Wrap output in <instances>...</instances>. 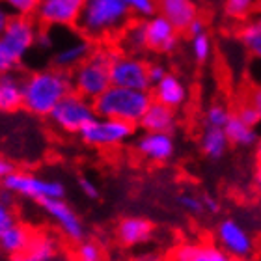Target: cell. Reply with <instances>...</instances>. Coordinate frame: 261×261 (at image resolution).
Segmentation results:
<instances>
[{
  "instance_id": "1",
  "label": "cell",
  "mask_w": 261,
  "mask_h": 261,
  "mask_svg": "<svg viewBox=\"0 0 261 261\" xmlns=\"http://www.w3.org/2000/svg\"><path fill=\"white\" fill-rule=\"evenodd\" d=\"M71 92V76L58 67H45L22 79V109L28 114L47 118L58 101Z\"/></svg>"
},
{
  "instance_id": "2",
  "label": "cell",
  "mask_w": 261,
  "mask_h": 261,
  "mask_svg": "<svg viewBox=\"0 0 261 261\" xmlns=\"http://www.w3.org/2000/svg\"><path fill=\"white\" fill-rule=\"evenodd\" d=\"M129 19L125 0H84L76 28L88 39L103 41L120 36Z\"/></svg>"
},
{
  "instance_id": "3",
  "label": "cell",
  "mask_w": 261,
  "mask_h": 261,
  "mask_svg": "<svg viewBox=\"0 0 261 261\" xmlns=\"http://www.w3.org/2000/svg\"><path fill=\"white\" fill-rule=\"evenodd\" d=\"M118 55V49L110 45H99L93 47L92 55L86 60L79 64L73 71H69L71 76V90L76 92L82 97L97 99L110 84V64Z\"/></svg>"
},
{
  "instance_id": "4",
  "label": "cell",
  "mask_w": 261,
  "mask_h": 261,
  "mask_svg": "<svg viewBox=\"0 0 261 261\" xmlns=\"http://www.w3.org/2000/svg\"><path fill=\"white\" fill-rule=\"evenodd\" d=\"M153 101L151 90L142 92V90H129L121 86H109L97 99H93V110L99 118H112L138 125L142 116Z\"/></svg>"
},
{
  "instance_id": "5",
  "label": "cell",
  "mask_w": 261,
  "mask_h": 261,
  "mask_svg": "<svg viewBox=\"0 0 261 261\" xmlns=\"http://www.w3.org/2000/svg\"><path fill=\"white\" fill-rule=\"evenodd\" d=\"M93 118H95L93 103L73 90L64 95L47 116L50 125L64 135H79L82 127L88 125Z\"/></svg>"
},
{
  "instance_id": "6",
  "label": "cell",
  "mask_w": 261,
  "mask_h": 261,
  "mask_svg": "<svg viewBox=\"0 0 261 261\" xmlns=\"http://www.w3.org/2000/svg\"><path fill=\"white\" fill-rule=\"evenodd\" d=\"M2 189H6L10 194L21 196V198L36 201V203L65 196L64 183L56 179H43L38 174L21 172V170H11L2 179Z\"/></svg>"
},
{
  "instance_id": "7",
  "label": "cell",
  "mask_w": 261,
  "mask_h": 261,
  "mask_svg": "<svg viewBox=\"0 0 261 261\" xmlns=\"http://www.w3.org/2000/svg\"><path fill=\"white\" fill-rule=\"evenodd\" d=\"M136 125H130L125 121L112 120V118H99L95 116L88 125H84L79 133L81 140L95 149H114L135 136Z\"/></svg>"
},
{
  "instance_id": "8",
  "label": "cell",
  "mask_w": 261,
  "mask_h": 261,
  "mask_svg": "<svg viewBox=\"0 0 261 261\" xmlns=\"http://www.w3.org/2000/svg\"><path fill=\"white\" fill-rule=\"evenodd\" d=\"M217 243L215 245L228 254L231 259H246L254 257L256 254V239L254 235L246 229V226L235 220V218H224L217 226L215 231Z\"/></svg>"
},
{
  "instance_id": "9",
  "label": "cell",
  "mask_w": 261,
  "mask_h": 261,
  "mask_svg": "<svg viewBox=\"0 0 261 261\" xmlns=\"http://www.w3.org/2000/svg\"><path fill=\"white\" fill-rule=\"evenodd\" d=\"M110 84L149 92L151 84L147 79V62H144L136 55H127L118 50V55L110 64Z\"/></svg>"
},
{
  "instance_id": "10",
  "label": "cell",
  "mask_w": 261,
  "mask_h": 261,
  "mask_svg": "<svg viewBox=\"0 0 261 261\" xmlns=\"http://www.w3.org/2000/svg\"><path fill=\"white\" fill-rule=\"evenodd\" d=\"M84 0H39L34 19L45 28H73L81 17Z\"/></svg>"
},
{
  "instance_id": "11",
  "label": "cell",
  "mask_w": 261,
  "mask_h": 261,
  "mask_svg": "<svg viewBox=\"0 0 261 261\" xmlns=\"http://www.w3.org/2000/svg\"><path fill=\"white\" fill-rule=\"evenodd\" d=\"M38 28L39 24L34 17H11L4 32L0 34V41L17 60L22 62L36 47Z\"/></svg>"
},
{
  "instance_id": "12",
  "label": "cell",
  "mask_w": 261,
  "mask_h": 261,
  "mask_svg": "<svg viewBox=\"0 0 261 261\" xmlns=\"http://www.w3.org/2000/svg\"><path fill=\"white\" fill-rule=\"evenodd\" d=\"M39 207L45 211V215L58 226L60 233L71 243H81L86 235V228L81 217L73 211V207L64 200V198H55V200H45L39 203Z\"/></svg>"
},
{
  "instance_id": "13",
  "label": "cell",
  "mask_w": 261,
  "mask_h": 261,
  "mask_svg": "<svg viewBox=\"0 0 261 261\" xmlns=\"http://www.w3.org/2000/svg\"><path fill=\"white\" fill-rule=\"evenodd\" d=\"M144 39L146 50L161 55H172L179 47V32L161 13L144 21Z\"/></svg>"
},
{
  "instance_id": "14",
  "label": "cell",
  "mask_w": 261,
  "mask_h": 261,
  "mask_svg": "<svg viewBox=\"0 0 261 261\" xmlns=\"http://www.w3.org/2000/svg\"><path fill=\"white\" fill-rule=\"evenodd\" d=\"M93 43L92 39H88L86 36H82L81 32L73 34V38L67 39L65 43L58 45V49L55 50L53 56V67H58L62 71H73L79 64L86 60L88 56L92 55Z\"/></svg>"
},
{
  "instance_id": "15",
  "label": "cell",
  "mask_w": 261,
  "mask_h": 261,
  "mask_svg": "<svg viewBox=\"0 0 261 261\" xmlns=\"http://www.w3.org/2000/svg\"><path fill=\"white\" fill-rule=\"evenodd\" d=\"M136 151L149 163L164 164L175 155V140L170 133H144L135 142Z\"/></svg>"
},
{
  "instance_id": "16",
  "label": "cell",
  "mask_w": 261,
  "mask_h": 261,
  "mask_svg": "<svg viewBox=\"0 0 261 261\" xmlns=\"http://www.w3.org/2000/svg\"><path fill=\"white\" fill-rule=\"evenodd\" d=\"M151 88L153 101H157V103L164 105L168 109L177 110L181 107H185L187 101H189V88H187V84L177 75L170 73V71L157 84H153Z\"/></svg>"
},
{
  "instance_id": "17",
  "label": "cell",
  "mask_w": 261,
  "mask_h": 261,
  "mask_svg": "<svg viewBox=\"0 0 261 261\" xmlns=\"http://www.w3.org/2000/svg\"><path fill=\"white\" fill-rule=\"evenodd\" d=\"M153 237V224L144 217H125L116 226V239L127 248L140 246Z\"/></svg>"
},
{
  "instance_id": "18",
  "label": "cell",
  "mask_w": 261,
  "mask_h": 261,
  "mask_svg": "<svg viewBox=\"0 0 261 261\" xmlns=\"http://www.w3.org/2000/svg\"><path fill=\"white\" fill-rule=\"evenodd\" d=\"M159 13L177 30L183 32L198 15L194 0H159Z\"/></svg>"
},
{
  "instance_id": "19",
  "label": "cell",
  "mask_w": 261,
  "mask_h": 261,
  "mask_svg": "<svg viewBox=\"0 0 261 261\" xmlns=\"http://www.w3.org/2000/svg\"><path fill=\"white\" fill-rule=\"evenodd\" d=\"M144 133H170L177 125V114L174 109H168L164 105L151 101L149 107L146 109L142 120L138 121Z\"/></svg>"
},
{
  "instance_id": "20",
  "label": "cell",
  "mask_w": 261,
  "mask_h": 261,
  "mask_svg": "<svg viewBox=\"0 0 261 261\" xmlns=\"http://www.w3.org/2000/svg\"><path fill=\"white\" fill-rule=\"evenodd\" d=\"M174 261H231L215 243H185L175 248Z\"/></svg>"
},
{
  "instance_id": "21",
  "label": "cell",
  "mask_w": 261,
  "mask_h": 261,
  "mask_svg": "<svg viewBox=\"0 0 261 261\" xmlns=\"http://www.w3.org/2000/svg\"><path fill=\"white\" fill-rule=\"evenodd\" d=\"M32 229L28 228L27 224L22 222H13L10 228L6 229L4 233L0 235V250L8 254V256L15 257L24 254L32 239Z\"/></svg>"
},
{
  "instance_id": "22",
  "label": "cell",
  "mask_w": 261,
  "mask_h": 261,
  "mask_svg": "<svg viewBox=\"0 0 261 261\" xmlns=\"http://www.w3.org/2000/svg\"><path fill=\"white\" fill-rule=\"evenodd\" d=\"M22 109V76L19 73L0 75V110L15 112Z\"/></svg>"
},
{
  "instance_id": "23",
  "label": "cell",
  "mask_w": 261,
  "mask_h": 261,
  "mask_svg": "<svg viewBox=\"0 0 261 261\" xmlns=\"http://www.w3.org/2000/svg\"><path fill=\"white\" fill-rule=\"evenodd\" d=\"M228 136H226L224 129H218V127H205V130L200 136L201 153L211 161L222 159L228 151Z\"/></svg>"
},
{
  "instance_id": "24",
  "label": "cell",
  "mask_w": 261,
  "mask_h": 261,
  "mask_svg": "<svg viewBox=\"0 0 261 261\" xmlns=\"http://www.w3.org/2000/svg\"><path fill=\"white\" fill-rule=\"evenodd\" d=\"M224 133L228 136L229 144H235V146H241V147L256 146L257 140H259V135H257L256 127H250V125H246V123H243L235 114H231L228 123L224 125Z\"/></svg>"
},
{
  "instance_id": "25",
  "label": "cell",
  "mask_w": 261,
  "mask_h": 261,
  "mask_svg": "<svg viewBox=\"0 0 261 261\" xmlns=\"http://www.w3.org/2000/svg\"><path fill=\"white\" fill-rule=\"evenodd\" d=\"M58 250L60 246H58L56 237H53L50 233H32L30 245L24 254H28L36 261H53L58 256Z\"/></svg>"
},
{
  "instance_id": "26",
  "label": "cell",
  "mask_w": 261,
  "mask_h": 261,
  "mask_svg": "<svg viewBox=\"0 0 261 261\" xmlns=\"http://www.w3.org/2000/svg\"><path fill=\"white\" fill-rule=\"evenodd\" d=\"M239 39L252 56H259L261 55V21L259 19L246 21L245 24H243V28H241Z\"/></svg>"
},
{
  "instance_id": "27",
  "label": "cell",
  "mask_w": 261,
  "mask_h": 261,
  "mask_svg": "<svg viewBox=\"0 0 261 261\" xmlns=\"http://www.w3.org/2000/svg\"><path fill=\"white\" fill-rule=\"evenodd\" d=\"M121 41L130 55H138L142 50H146V39H144V21H136L127 24L121 30Z\"/></svg>"
},
{
  "instance_id": "28",
  "label": "cell",
  "mask_w": 261,
  "mask_h": 261,
  "mask_svg": "<svg viewBox=\"0 0 261 261\" xmlns=\"http://www.w3.org/2000/svg\"><path fill=\"white\" fill-rule=\"evenodd\" d=\"M125 6L136 21H146L159 13V0H125Z\"/></svg>"
},
{
  "instance_id": "29",
  "label": "cell",
  "mask_w": 261,
  "mask_h": 261,
  "mask_svg": "<svg viewBox=\"0 0 261 261\" xmlns=\"http://www.w3.org/2000/svg\"><path fill=\"white\" fill-rule=\"evenodd\" d=\"M17 222V213L13 207V194L0 189V235L10 228L11 224Z\"/></svg>"
},
{
  "instance_id": "30",
  "label": "cell",
  "mask_w": 261,
  "mask_h": 261,
  "mask_svg": "<svg viewBox=\"0 0 261 261\" xmlns=\"http://www.w3.org/2000/svg\"><path fill=\"white\" fill-rule=\"evenodd\" d=\"M75 261H105V250L97 241H84L76 243Z\"/></svg>"
},
{
  "instance_id": "31",
  "label": "cell",
  "mask_w": 261,
  "mask_h": 261,
  "mask_svg": "<svg viewBox=\"0 0 261 261\" xmlns=\"http://www.w3.org/2000/svg\"><path fill=\"white\" fill-rule=\"evenodd\" d=\"M191 53L194 56L196 62H207L211 58L213 55V43H211V38H209V34L203 32V34H198V36H192L191 38Z\"/></svg>"
},
{
  "instance_id": "32",
  "label": "cell",
  "mask_w": 261,
  "mask_h": 261,
  "mask_svg": "<svg viewBox=\"0 0 261 261\" xmlns=\"http://www.w3.org/2000/svg\"><path fill=\"white\" fill-rule=\"evenodd\" d=\"M229 118H231V112H229L228 107H224L222 103H213L211 107L205 110L203 121H205V127H218V129H224V125L228 123Z\"/></svg>"
},
{
  "instance_id": "33",
  "label": "cell",
  "mask_w": 261,
  "mask_h": 261,
  "mask_svg": "<svg viewBox=\"0 0 261 261\" xmlns=\"http://www.w3.org/2000/svg\"><path fill=\"white\" fill-rule=\"evenodd\" d=\"M257 4L259 0H224V10L231 19H246Z\"/></svg>"
},
{
  "instance_id": "34",
  "label": "cell",
  "mask_w": 261,
  "mask_h": 261,
  "mask_svg": "<svg viewBox=\"0 0 261 261\" xmlns=\"http://www.w3.org/2000/svg\"><path fill=\"white\" fill-rule=\"evenodd\" d=\"M13 17H34L39 0H2Z\"/></svg>"
},
{
  "instance_id": "35",
  "label": "cell",
  "mask_w": 261,
  "mask_h": 261,
  "mask_svg": "<svg viewBox=\"0 0 261 261\" xmlns=\"http://www.w3.org/2000/svg\"><path fill=\"white\" fill-rule=\"evenodd\" d=\"M177 203H179L187 213H191V215H200V213H203L201 198L192 194V192H183V194L177 196Z\"/></svg>"
},
{
  "instance_id": "36",
  "label": "cell",
  "mask_w": 261,
  "mask_h": 261,
  "mask_svg": "<svg viewBox=\"0 0 261 261\" xmlns=\"http://www.w3.org/2000/svg\"><path fill=\"white\" fill-rule=\"evenodd\" d=\"M235 116H237L243 123H246V125H250V127H257L261 121V110L256 109V107L250 103L239 107V110H237V114Z\"/></svg>"
},
{
  "instance_id": "37",
  "label": "cell",
  "mask_w": 261,
  "mask_h": 261,
  "mask_svg": "<svg viewBox=\"0 0 261 261\" xmlns=\"http://www.w3.org/2000/svg\"><path fill=\"white\" fill-rule=\"evenodd\" d=\"M21 64L22 62L17 60L15 56L6 49L4 43L0 41V75H6V73H15V71L21 67Z\"/></svg>"
},
{
  "instance_id": "38",
  "label": "cell",
  "mask_w": 261,
  "mask_h": 261,
  "mask_svg": "<svg viewBox=\"0 0 261 261\" xmlns=\"http://www.w3.org/2000/svg\"><path fill=\"white\" fill-rule=\"evenodd\" d=\"M168 73V67L161 62H153V64H147V79H149V84H157L164 75Z\"/></svg>"
},
{
  "instance_id": "39",
  "label": "cell",
  "mask_w": 261,
  "mask_h": 261,
  "mask_svg": "<svg viewBox=\"0 0 261 261\" xmlns=\"http://www.w3.org/2000/svg\"><path fill=\"white\" fill-rule=\"evenodd\" d=\"M79 189L86 198L90 200H97L99 198V187L93 183V179L90 177H79Z\"/></svg>"
},
{
  "instance_id": "40",
  "label": "cell",
  "mask_w": 261,
  "mask_h": 261,
  "mask_svg": "<svg viewBox=\"0 0 261 261\" xmlns=\"http://www.w3.org/2000/svg\"><path fill=\"white\" fill-rule=\"evenodd\" d=\"M189 36H198V34H203V32H207V24H205V21L203 19H200V17H196L194 21L187 27V30H185Z\"/></svg>"
},
{
  "instance_id": "41",
  "label": "cell",
  "mask_w": 261,
  "mask_h": 261,
  "mask_svg": "<svg viewBox=\"0 0 261 261\" xmlns=\"http://www.w3.org/2000/svg\"><path fill=\"white\" fill-rule=\"evenodd\" d=\"M201 203H203V211L207 213H218L220 211V205H218V201L211 196H201Z\"/></svg>"
},
{
  "instance_id": "42",
  "label": "cell",
  "mask_w": 261,
  "mask_h": 261,
  "mask_svg": "<svg viewBox=\"0 0 261 261\" xmlns=\"http://www.w3.org/2000/svg\"><path fill=\"white\" fill-rule=\"evenodd\" d=\"M11 17H13V15L10 13V10H8L4 2L0 0V34L4 32V28L8 27V22L11 21Z\"/></svg>"
},
{
  "instance_id": "43",
  "label": "cell",
  "mask_w": 261,
  "mask_h": 261,
  "mask_svg": "<svg viewBox=\"0 0 261 261\" xmlns=\"http://www.w3.org/2000/svg\"><path fill=\"white\" fill-rule=\"evenodd\" d=\"M11 170H13V166H11L10 161H8L6 157H2V155H0V183H2V179H4L6 175L10 174Z\"/></svg>"
},
{
  "instance_id": "44",
  "label": "cell",
  "mask_w": 261,
  "mask_h": 261,
  "mask_svg": "<svg viewBox=\"0 0 261 261\" xmlns=\"http://www.w3.org/2000/svg\"><path fill=\"white\" fill-rule=\"evenodd\" d=\"M250 105H254L256 109H259V110H261V92H259V88H257V90H254V92H252Z\"/></svg>"
},
{
  "instance_id": "45",
  "label": "cell",
  "mask_w": 261,
  "mask_h": 261,
  "mask_svg": "<svg viewBox=\"0 0 261 261\" xmlns=\"http://www.w3.org/2000/svg\"><path fill=\"white\" fill-rule=\"evenodd\" d=\"M11 261H36V259H34V257H30L28 254H21V256L11 257Z\"/></svg>"
},
{
  "instance_id": "46",
  "label": "cell",
  "mask_w": 261,
  "mask_h": 261,
  "mask_svg": "<svg viewBox=\"0 0 261 261\" xmlns=\"http://www.w3.org/2000/svg\"><path fill=\"white\" fill-rule=\"evenodd\" d=\"M231 261H254V257H246V259H231Z\"/></svg>"
}]
</instances>
